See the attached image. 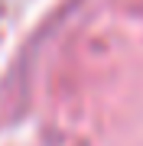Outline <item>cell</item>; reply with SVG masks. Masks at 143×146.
Listing matches in <instances>:
<instances>
[]
</instances>
